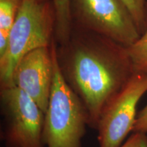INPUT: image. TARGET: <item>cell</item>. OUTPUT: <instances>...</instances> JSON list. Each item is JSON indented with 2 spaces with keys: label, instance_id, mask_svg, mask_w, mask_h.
Returning a JSON list of instances; mask_svg holds the SVG:
<instances>
[{
  "label": "cell",
  "instance_id": "cell-1",
  "mask_svg": "<svg viewBox=\"0 0 147 147\" xmlns=\"http://www.w3.org/2000/svg\"><path fill=\"white\" fill-rule=\"evenodd\" d=\"M61 73L89 114L97 129L106 108L134 74L127 48L106 37L74 27L65 44L57 45Z\"/></svg>",
  "mask_w": 147,
  "mask_h": 147
},
{
  "label": "cell",
  "instance_id": "cell-2",
  "mask_svg": "<svg viewBox=\"0 0 147 147\" xmlns=\"http://www.w3.org/2000/svg\"><path fill=\"white\" fill-rule=\"evenodd\" d=\"M55 20L52 0H23L6 50L0 56V88L14 86V70L25 55L51 47L55 39Z\"/></svg>",
  "mask_w": 147,
  "mask_h": 147
},
{
  "label": "cell",
  "instance_id": "cell-3",
  "mask_svg": "<svg viewBox=\"0 0 147 147\" xmlns=\"http://www.w3.org/2000/svg\"><path fill=\"white\" fill-rule=\"evenodd\" d=\"M54 51V78L45 113L43 142L47 147H82L89 126V114L84 104L61 73Z\"/></svg>",
  "mask_w": 147,
  "mask_h": 147
},
{
  "label": "cell",
  "instance_id": "cell-4",
  "mask_svg": "<svg viewBox=\"0 0 147 147\" xmlns=\"http://www.w3.org/2000/svg\"><path fill=\"white\" fill-rule=\"evenodd\" d=\"M74 27L106 37L127 48L140 36L121 0H71Z\"/></svg>",
  "mask_w": 147,
  "mask_h": 147
},
{
  "label": "cell",
  "instance_id": "cell-5",
  "mask_svg": "<svg viewBox=\"0 0 147 147\" xmlns=\"http://www.w3.org/2000/svg\"><path fill=\"white\" fill-rule=\"evenodd\" d=\"M3 118L1 138L5 147H45V113L34 100L16 86L0 88Z\"/></svg>",
  "mask_w": 147,
  "mask_h": 147
},
{
  "label": "cell",
  "instance_id": "cell-6",
  "mask_svg": "<svg viewBox=\"0 0 147 147\" xmlns=\"http://www.w3.org/2000/svg\"><path fill=\"white\" fill-rule=\"evenodd\" d=\"M147 92V74L134 72L124 89L101 116L97 125L100 147H120L132 131L137 105Z\"/></svg>",
  "mask_w": 147,
  "mask_h": 147
},
{
  "label": "cell",
  "instance_id": "cell-7",
  "mask_svg": "<svg viewBox=\"0 0 147 147\" xmlns=\"http://www.w3.org/2000/svg\"><path fill=\"white\" fill-rule=\"evenodd\" d=\"M51 47L29 53L20 60L13 75V84L34 100L44 113L47 111L54 78V51Z\"/></svg>",
  "mask_w": 147,
  "mask_h": 147
},
{
  "label": "cell",
  "instance_id": "cell-8",
  "mask_svg": "<svg viewBox=\"0 0 147 147\" xmlns=\"http://www.w3.org/2000/svg\"><path fill=\"white\" fill-rule=\"evenodd\" d=\"M55 12V40L57 45L65 44L70 38L73 25L71 0H52Z\"/></svg>",
  "mask_w": 147,
  "mask_h": 147
},
{
  "label": "cell",
  "instance_id": "cell-9",
  "mask_svg": "<svg viewBox=\"0 0 147 147\" xmlns=\"http://www.w3.org/2000/svg\"><path fill=\"white\" fill-rule=\"evenodd\" d=\"M23 0H0V56L6 50L9 35Z\"/></svg>",
  "mask_w": 147,
  "mask_h": 147
},
{
  "label": "cell",
  "instance_id": "cell-10",
  "mask_svg": "<svg viewBox=\"0 0 147 147\" xmlns=\"http://www.w3.org/2000/svg\"><path fill=\"white\" fill-rule=\"evenodd\" d=\"M134 72L147 74V29L138 40L127 48Z\"/></svg>",
  "mask_w": 147,
  "mask_h": 147
},
{
  "label": "cell",
  "instance_id": "cell-11",
  "mask_svg": "<svg viewBox=\"0 0 147 147\" xmlns=\"http://www.w3.org/2000/svg\"><path fill=\"white\" fill-rule=\"evenodd\" d=\"M127 9L138 27L142 34L147 29L146 0H121Z\"/></svg>",
  "mask_w": 147,
  "mask_h": 147
},
{
  "label": "cell",
  "instance_id": "cell-12",
  "mask_svg": "<svg viewBox=\"0 0 147 147\" xmlns=\"http://www.w3.org/2000/svg\"><path fill=\"white\" fill-rule=\"evenodd\" d=\"M120 147H147L146 133L134 132Z\"/></svg>",
  "mask_w": 147,
  "mask_h": 147
},
{
  "label": "cell",
  "instance_id": "cell-13",
  "mask_svg": "<svg viewBox=\"0 0 147 147\" xmlns=\"http://www.w3.org/2000/svg\"><path fill=\"white\" fill-rule=\"evenodd\" d=\"M132 131L147 133V104L137 115Z\"/></svg>",
  "mask_w": 147,
  "mask_h": 147
},
{
  "label": "cell",
  "instance_id": "cell-14",
  "mask_svg": "<svg viewBox=\"0 0 147 147\" xmlns=\"http://www.w3.org/2000/svg\"><path fill=\"white\" fill-rule=\"evenodd\" d=\"M36 1H47V0H36Z\"/></svg>",
  "mask_w": 147,
  "mask_h": 147
},
{
  "label": "cell",
  "instance_id": "cell-15",
  "mask_svg": "<svg viewBox=\"0 0 147 147\" xmlns=\"http://www.w3.org/2000/svg\"><path fill=\"white\" fill-rule=\"evenodd\" d=\"M146 8H147V0H146Z\"/></svg>",
  "mask_w": 147,
  "mask_h": 147
}]
</instances>
